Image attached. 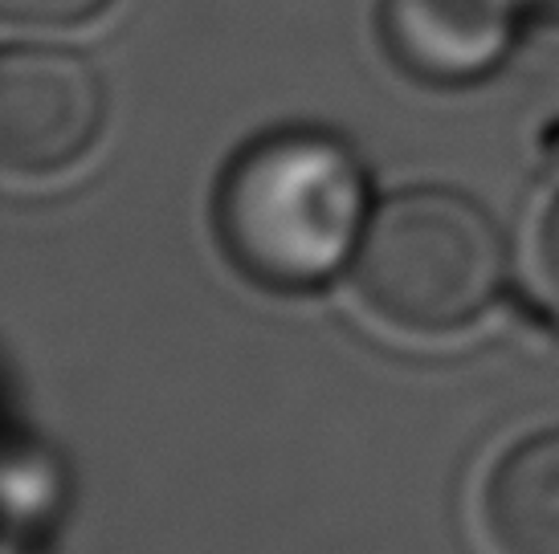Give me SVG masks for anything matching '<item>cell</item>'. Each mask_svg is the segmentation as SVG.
Returning a JSON list of instances; mask_svg holds the SVG:
<instances>
[{
    "instance_id": "obj_1",
    "label": "cell",
    "mask_w": 559,
    "mask_h": 554,
    "mask_svg": "<svg viewBox=\"0 0 559 554\" xmlns=\"http://www.w3.org/2000/svg\"><path fill=\"white\" fill-rule=\"evenodd\" d=\"M217 237L229 262L265 290H314L359 253L368 176L326 131L253 138L217 184Z\"/></svg>"
},
{
    "instance_id": "obj_2",
    "label": "cell",
    "mask_w": 559,
    "mask_h": 554,
    "mask_svg": "<svg viewBox=\"0 0 559 554\" xmlns=\"http://www.w3.org/2000/svg\"><path fill=\"white\" fill-rule=\"evenodd\" d=\"M507 281V241L490 213L453 188H408L376 208L356 253L364 306L408 335L478 323Z\"/></svg>"
},
{
    "instance_id": "obj_3",
    "label": "cell",
    "mask_w": 559,
    "mask_h": 554,
    "mask_svg": "<svg viewBox=\"0 0 559 554\" xmlns=\"http://www.w3.org/2000/svg\"><path fill=\"white\" fill-rule=\"evenodd\" d=\"M107 119L94 65L58 46H13L0 58V164L13 176H53L79 164Z\"/></svg>"
},
{
    "instance_id": "obj_4",
    "label": "cell",
    "mask_w": 559,
    "mask_h": 554,
    "mask_svg": "<svg viewBox=\"0 0 559 554\" xmlns=\"http://www.w3.org/2000/svg\"><path fill=\"white\" fill-rule=\"evenodd\" d=\"M523 0H384L380 29L401 70L433 86H466L507 62Z\"/></svg>"
},
{
    "instance_id": "obj_5",
    "label": "cell",
    "mask_w": 559,
    "mask_h": 554,
    "mask_svg": "<svg viewBox=\"0 0 559 554\" xmlns=\"http://www.w3.org/2000/svg\"><path fill=\"white\" fill-rule=\"evenodd\" d=\"M481 506L502 554H559V429L519 441L495 465Z\"/></svg>"
},
{
    "instance_id": "obj_6",
    "label": "cell",
    "mask_w": 559,
    "mask_h": 554,
    "mask_svg": "<svg viewBox=\"0 0 559 554\" xmlns=\"http://www.w3.org/2000/svg\"><path fill=\"white\" fill-rule=\"evenodd\" d=\"M53 502V469L41 457H21L13 453L9 461V506L13 518H37Z\"/></svg>"
},
{
    "instance_id": "obj_7",
    "label": "cell",
    "mask_w": 559,
    "mask_h": 554,
    "mask_svg": "<svg viewBox=\"0 0 559 554\" xmlns=\"http://www.w3.org/2000/svg\"><path fill=\"white\" fill-rule=\"evenodd\" d=\"M110 0H0V13L13 25H37V29H58V25H79L86 16L103 13Z\"/></svg>"
},
{
    "instance_id": "obj_8",
    "label": "cell",
    "mask_w": 559,
    "mask_h": 554,
    "mask_svg": "<svg viewBox=\"0 0 559 554\" xmlns=\"http://www.w3.org/2000/svg\"><path fill=\"white\" fill-rule=\"evenodd\" d=\"M539 253H544V269L551 277V286L559 290V196L551 201L544 216V232H539Z\"/></svg>"
},
{
    "instance_id": "obj_9",
    "label": "cell",
    "mask_w": 559,
    "mask_h": 554,
    "mask_svg": "<svg viewBox=\"0 0 559 554\" xmlns=\"http://www.w3.org/2000/svg\"><path fill=\"white\" fill-rule=\"evenodd\" d=\"M523 9H535V13L556 16L559 21V0H523Z\"/></svg>"
}]
</instances>
